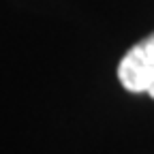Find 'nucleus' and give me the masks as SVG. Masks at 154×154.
I'll use <instances>...</instances> for the list:
<instances>
[{
    "instance_id": "1",
    "label": "nucleus",
    "mask_w": 154,
    "mask_h": 154,
    "mask_svg": "<svg viewBox=\"0 0 154 154\" xmlns=\"http://www.w3.org/2000/svg\"><path fill=\"white\" fill-rule=\"evenodd\" d=\"M120 84L135 94L154 99V32L135 43L118 64Z\"/></svg>"
}]
</instances>
